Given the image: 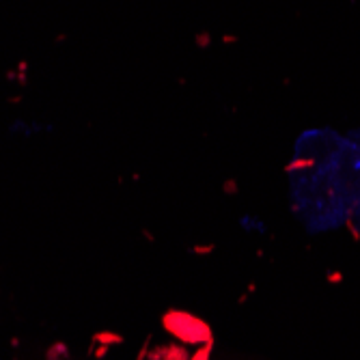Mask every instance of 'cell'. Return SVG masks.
Here are the masks:
<instances>
[{
	"mask_svg": "<svg viewBox=\"0 0 360 360\" xmlns=\"http://www.w3.org/2000/svg\"><path fill=\"white\" fill-rule=\"evenodd\" d=\"M165 328L186 343H203V341L212 339L207 323H203L201 319H196L192 315L179 313V311H171L165 317Z\"/></svg>",
	"mask_w": 360,
	"mask_h": 360,
	"instance_id": "1",
	"label": "cell"
}]
</instances>
